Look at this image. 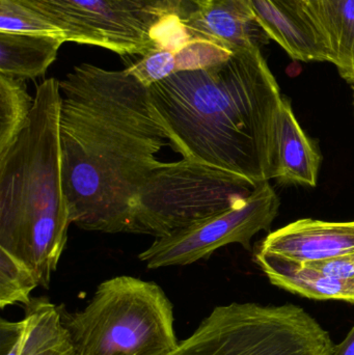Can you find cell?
Here are the masks:
<instances>
[{"instance_id": "1", "label": "cell", "mask_w": 354, "mask_h": 355, "mask_svg": "<svg viewBox=\"0 0 354 355\" xmlns=\"http://www.w3.org/2000/svg\"><path fill=\"white\" fill-rule=\"evenodd\" d=\"M62 182L71 223L85 231L129 233L133 202L168 135L149 87L91 64L60 80Z\"/></svg>"}, {"instance_id": "2", "label": "cell", "mask_w": 354, "mask_h": 355, "mask_svg": "<svg viewBox=\"0 0 354 355\" xmlns=\"http://www.w3.org/2000/svg\"><path fill=\"white\" fill-rule=\"evenodd\" d=\"M168 144L183 159L247 180L274 179L280 87L260 48L149 87Z\"/></svg>"}, {"instance_id": "3", "label": "cell", "mask_w": 354, "mask_h": 355, "mask_svg": "<svg viewBox=\"0 0 354 355\" xmlns=\"http://www.w3.org/2000/svg\"><path fill=\"white\" fill-rule=\"evenodd\" d=\"M60 80L35 92L28 122L0 157V248L24 261L48 289L72 225L62 182Z\"/></svg>"}, {"instance_id": "4", "label": "cell", "mask_w": 354, "mask_h": 355, "mask_svg": "<svg viewBox=\"0 0 354 355\" xmlns=\"http://www.w3.org/2000/svg\"><path fill=\"white\" fill-rule=\"evenodd\" d=\"M62 316L78 355H166L179 344L166 292L130 275L102 282L82 311Z\"/></svg>"}, {"instance_id": "5", "label": "cell", "mask_w": 354, "mask_h": 355, "mask_svg": "<svg viewBox=\"0 0 354 355\" xmlns=\"http://www.w3.org/2000/svg\"><path fill=\"white\" fill-rule=\"evenodd\" d=\"M334 346L301 306L232 302L214 308L166 355H330Z\"/></svg>"}, {"instance_id": "6", "label": "cell", "mask_w": 354, "mask_h": 355, "mask_svg": "<svg viewBox=\"0 0 354 355\" xmlns=\"http://www.w3.org/2000/svg\"><path fill=\"white\" fill-rule=\"evenodd\" d=\"M255 188L199 162H164L139 189L129 233L164 237L240 204Z\"/></svg>"}, {"instance_id": "7", "label": "cell", "mask_w": 354, "mask_h": 355, "mask_svg": "<svg viewBox=\"0 0 354 355\" xmlns=\"http://www.w3.org/2000/svg\"><path fill=\"white\" fill-rule=\"evenodd\" d=\"M280 198L269 181L258 185L240 204L170 235L156 238L139 258L149 269L186 266L209 258L229 244L249 250L254 236L270 227Z\"/></svg>"}, {"instance_id": "8", "label": "cell", "mask_w": 354, "mask_h": 355, "mask_svg": "<svg viewBox=\"0 0 354 355\" xmlns=\"http://www.w3.org/2000/svg\"><path fill=\"white\" fill-rule=\"evenodd\" d=\"M18 1L62 29L67 42L98 46L120 55L143 56L157 50L153 31L166 18L150 16L118 0Z\"/></svg>"}, {"instance_id": "9", "label": "cell", "mask_w": 354, "mask_h": 355, "mask_svg": "<svg viewBox=\"0 0 354 355\" xmlns=\"http://www.w3.org/2000/svg\"><path fill=\"white\" fill-rule=\"evenodd\" d=\"M260 250L297 263L318 262L354 252V220L303 218L270 233Z\"/></svg>"}, {"instance_id": "10", "label": "cell", "mask_w": 354, "mask_h": 355, "mask_svg": "<svg viewBox=\"0 0 354 355\" xmlns=\"http://www.w3.org/2000/svg\"><path fill=\"white\" fill-rule=\"evenodd\" d=\"M182 21L191 39L207 40L234 52L261 49L270 41L243 0H205Z\"/></svg>"}, {"instance_id": "11", "label": "cell", "mask_w": 354, "mask_h": 355, "mask_svg": "<svg viewBox=\"0 0 354 355\" xmlns=\"http://www.w3.org/2000/svg\"><path fill=\"white\" fill-rule=\"evenodd\" d=\"M339 74L354 83V0H293Z\"/></svg>"}, {"instance_id": "12", "label": "cell", "mask_w": 354, "mask_h": 355, "mask_svg": "<svg viewBox=\"0 0 354 355\" xmlns=\"http://www.w3.org/2000/svg\"><path fill=\"white\" fill-rule=\"evenodd\" d=\"M257 24L292 60L328 62L317 35L301 18L293 0H243Z\"/></svg>"}, {"instance_id": "13", "label": "cell", "mask_w": 354, "mask_h": 355, "mask_svg": "<svg viewBox=\"0 0 354 355\" xmlns=\"http://www.w3.org/2000/svg\"><path fill=\"white\" fill-rule=\"evenodd\" d=\"M321 156L299 125L290 101L283 97L276 125L274 179L283 185L317 184Z\"/></svg>"}, {"instance_id": "14", "label": "cell", "mask_w": 354, "mask_h": 355, "mask_svg": "<svg viewBox=\"0 0 354 355\" xmlns=\"http://www.w3.org/2000/svg\"><path fill=\"white\" fill-rule=\"evenodd\" d=\"M255 261L270 283L309 300L354 304V281L324 275L303 263L257 252Z\"/></svg>"}, {"instance_id": "15", "label": "cell", "mask_w": 354, "mask_h": 355, "mask_svg": "<svg viewBox=\"0 0 354 355\" xmlns=\"http://www.w3.org/2000/svg\"><path fill=\"white\" fill-rule=\"evenodd\" d=\"M234 51L207 40L193 39L174 50H154L126 69L150 87L177 73L201 70L228 60Z\"/></svg>"}, {"instance_id": "16", "label": "cell", "mask_w": 354, "mask_h": 355, "mask_svg": "<svg viewBox=\"0 0 354 355\" xmlns=\"http://www.w3.org/2000/svg\"><path fill=\"white\" fill-rule=\"evenodd\" d=\"M66 42L52 35L0 33V74L23 80L43 76Z\"/></svg>"}, {"instance_id": "17", "label": "cell", "mask_w": 354, "mask_h": 355, "mask_svg": "<svg viewBox=\"0 0 354 355\" xmlns=\"http://www.w3.org/2000/svg\"><path fill=\"white\" fill-rule=\"evenodd\" d=\"M27 331L21 355H78L62 322V308L46 298L25 306Z\"/></svg>"}, {"instance_id": "18", "label": "cell", "mask_w": 354, "mask_h": 355, "mask_svg": "<svg viewBox=\"0 0 354 355\" xmlns=\"http://www.w3.org/2000/svg\"><path fill=\"white\" fill-rule=\"evenodd\" d=\"M33 103L25 80L0 74V157L20 137Z\"/></svg>"}, {"instance_id": "19", "label": "cell", "mask_w": 354, "mask_h": 355, "mask_svg": "<svg viewBox=\"0 0 354 355\" xmlns=\"http://www.w3.org/2000/svg\"><path fill=\"white\" fill-rule=\"evenodd\" d=\"M39 286L37 275L24 261L0 248V308L28 306L31 292Z\"/></svg>"}, {"instance_id": "20", "label": "cell", "mask_w": 354, "mask_h": 355, "mask_svg": "<svg viewBox=\"0 0 354 355\" xmlns=\"http://www.w3.org/2000/svg\"><path fill=\"white\" fill-rule=\"evenodd\" d=\"M0 33L52 35L66 39L62 29L18 0H0Z\"/></svg>"}, {"instance_id": "21", "label": "cell", "mask_w": 354, "mask_h": 355, "mask_svg": "<svg viewBox=\"0 0 354 355\" xmlns=\"http://www.w3.org/2000/svg\"><path fill=\"white\" fill-rule=\"evenodd\" d=\"M27 331L26 318L12 322L0 321V355H21Z\"/></svg>"}, {"instance_id": "22", "label": "cell", "mask_w": 354, "mask_h": 355, "mask_svg": "<svg viewBox=\"0 0 354 355\" xmlns=\"http://www.w3.org/2000/svg\"><path fill=\"white\" fill-rule=\"evenodd\" d=\"M303 264L324 275L354 281V252L336 257V258L328 259V260L303 263Z\"/></svg>"}, {"instance_id": "23", "label": "cell", "mask_w": 354, "mask_h": 355, "mask_svg": "<svg viewBox=\"0 0 354 355\" xmlns=\"http://www.w3.org/2000/svg\"><path fill=\"white\" fill-rule=\"evenodd\" d=\"M118 1L157 18H164L170 15H177L180 17L179 12L163 0H118Z\"/></svg>"}, {"instance_id": "24", "label": "cell", "mask_w": 354, "mask_h": 355, "mask_svg": "<svg viewBox=\"0 0 354 355\" xmlns=\"http://www.w3.org/2000/svg\"><path fill=\"white\" fill-rule=\"evenodd\" d=\"M163 1L170 4L179 12L182 20L205 3V0H163Z\"/></svg>"}, {"instance_id": "25", "label": "cell", "mask_w": 354, "mask_h": 355, "mask_svg": "<svg viewBox=\"0 0 354 355\" xmlns=\"http://www.w3.org/2000/svg\"><path fill=\"white\" fill-rule=\"evenodd\" d=\"M330 355H354V325L345 339L334 346Z\"/></svg>"}]
</instances>
